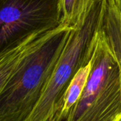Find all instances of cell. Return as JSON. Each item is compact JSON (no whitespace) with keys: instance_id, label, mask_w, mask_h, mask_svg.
<instances>
[{"instance_id":"6da1fadb","label":"cell","mask_w":121,"mask_h":121,"mask_svg":"<svg viewBox=\"0 0 121 121\" xmlns=\"http://www.w3.org/2000/svg\"><path fill=\"white\" fill-rule=\"evenodd\" d=\"M73 27L41 34L0 93V121H25L33 111Z\"/></svg>"},{"instance_id":"7a4b0ae2","label":"cell","mask_w":121,"mask_h":121,"mask_svg":"<svg viewBox=\"0 0 121 121\" xmlns=\"http://www.w3.org/2000/svg\"><path fill=\"white\" fill-rule=\"evenodd\" d=\"M106 0H96L85 19L73 27L37 104L25 121H53L77 71L91 60Z\"/></svg>"},{"instance_id":"3957f363","label":"cell","mask_w":121,"mask_h":121,"mask_svg":"<svg viewBox=\"0 0 121 121\" xmlns=\"http://www.w3.org/2000/svg\"><path fill=\"white\" fill-rule=\"evenodd\" d=\"M91 63L85 88L66 121H116L121 115L120 71L100 26Z\"/></svg>"},{"instance_id":"277c9868","label":"cell","mask_w":121,"mask_h":121,"mask_svg":"<svg viewBox=\"0 0 121 121\" xmlns=\"http://www.w3.org/2000/svg\"><path fill=\"white\" fill-rule=\"evenodd\" d=\"M61 22L59 0H0V54Z\"/></svg>"},{"instance_id":"5b68a950","label":"cell","mask_w":121,"mask_h":121,"mask_svg":"<svg viewBox=\"0 0 121 121\" xmlns=\"http://www.w3.org/2000/svg\"><path fill=\"white\" fill-rule=\"evenodd\" d=\"M100 29L117 62L121 82V9L116 0H106Z\"/></svg>"},{"instance_id":"8992f818","label":"cell","mask_w":121,"mask_h":121,"mask_svg":"<svg viewBox=\"0 0 121 121\" xmlns=\"http://www.w3.org/2000/svg\"><path fill=\"white\" fill-rule=\"evenodd\" d=\"M43 32L45 31L29 36L0 54V93L32 47L36 38Z\"/></svg>"},{"instance_id":"52a82bcc","label":"cell","mask_w":121,"mask_h":121,"mask_svg":"<svg viewBox=\"0 0 121 121\" xmlns=\"http://www.w3.org/2000/svg\"><path fill=\"white\" fill-rule=\"evenodd\" d=\"M91 68V63L81 68L71 81L64 95L61 105L53 121H66L78 101L85 88Z\"/></svg>"},{"instance_id":"ba28073f","label":"cell","mask_w":121,"mask_h":121,"mask_svg":"<svg viewBox=\"0 0 121 121\" xmlns=\"http://www.w3.org/2000/svg\"><path fill=\"white\" fill-rule=\"evenodd\" d=\"M64 24L75 27L87 15L96 0H59Z\"/></svg>"},{"instance_id":"9c48e42d","label":"cell","mask_w":121,"mask_h":121,"mask_svg":"<svg viewBox=\"0 0 121 121\" xmlns=\"http://www.w3.org/2000/svg\"><path fill=\"white\" fill-rule=\"evenodd\" d=\"M116 2L117 3V4H118L119 7H120V9H121V0H116Z\"/></svg>"},{"instance_id":"30bf717a","label":"cell","mask_w":121,"mask_h":121,"mask_svg":"<svg viewBox=\"0 0 121 121\" xmlns=\"http://www.w3.org/2000/svg\"><path fill=\"white\" fill-rule=\"evenodd\" d=\"M116 121H121V115L116 120Z\"/></svg>"}]
</instances>
